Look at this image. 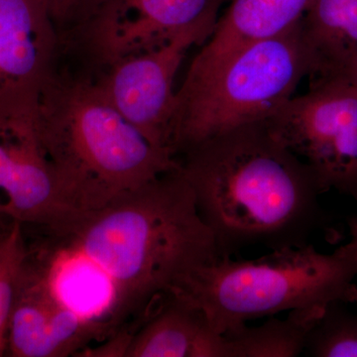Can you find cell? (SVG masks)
<instances>
[{
	"mask_svg": "<svg viewBox=\"0 0 357 357\" xmlns=\"http://www.w3.org/2000/svg\"><path fill=\"white\" fill-rule=\"evenodd\" d=\"M51 236L109 279L116 333L139 326L192 271L220 258L180 168L79 213Z\"/></svg>",
	"mask_w": 357,
	"mask_h": 357,
	"instance_id": "1",
	"label": "cell"
},
{
	"mask_svg": "<svg viewBox=\"0 0 357 357\" xmlns=\"http://www.w3.org/2000/svg\"><path fill=\"white\" fill-rule=\"evenodd\" d=\"M180 156L220 258L249 246L306 245L323 223L319 197L325 192L265 121L220 134Z\"/></svg>",
	"mask_w": 357,
	"mask_h": 357,
	"instance_id": "2",
	"label": "cell"
},
{
	"mask_svg": "<svg viewBox=\"0 0 357 357\" xmlns=\"http://www.w3.org/2000/svg\"><path fill=\"white\" fill-rule=\"evenodd\" d=\"M40 142L66 204L77 213L98 210L124 192L180 168L105 98L95 77L60 68L39 103Z\"/></svg>",
	"mask_w": 357,
	"mask_h": 357,
	"instance_id": "3",
	"label": "cell"
},
{
	"mask_svg": "<svg viewBox=\"0 0 357 357\" xmlns=\"http://www.w3.org/2000/svg\"><path fill=\"white\" fill-rule=\"evenodd\" d=\"M356 277L357 241L351 237L328 255L307 243L255 260L220 257L197 268L172 293L203 309L225 335L251 319L326 307L335 301L351 303Z\"/></svg>",
	"mask_w": 357,
	"mask_h": 357,
	"instance_id": "4",
	"label": "cell"
},
{
	"mask_svg": "<svg viewBox=\"0 0 357 357\" xmlns=\"http://www.w3.org/2000/svg\"><path fill=\"white\" fill-rule=\"evenodd\" d=\"M301 22L277 36L245 45L213 70L185 77L176 91L171 150L178 159L204 141L266 121L311 77Z\"/></svg>",
	"mask_w": 357,
	"mask_h": 357,
	"instance_id": "5",
	"label": "cell"
},
{
	"mask_svg": "<svg viewBox=\"0 0 357 357\" xmlns=\"http://www.w3.org/2000/svg\"><path fill=\"white\" fill-rule=\"evenodd\" d=\"M223 0H91L61 30L62 54L93 76L164 46L181 33L217 23Z\"/></svg>",
	"mask_w": 357,
	"mask_h": 357,
	"instance_id": "6",
	"label": "cell"
},
{
	"mask_svg": "<svg viewBox=\"0 0 357 357\" xmlns=\"http://www.w3.org/2000/svg\"><path fill=\"white\" fill-rule=\"evenodd\" d=\"M272 134L309 166L324 192L357 201V86L342 76L312 81L265 121Z\"/></svg>",
	"mask_w": 357,
	"mask_h": 357,
	"instance_id": "7",
	"label": "cell"
},
{
	"mask_svg": "<svg viewBox=\"0 0 357 357\" xmlns=\"http://www.w3.org/2000/svg\"><path fill=\"white\" fill-rule=\"evenodd\" d=\"M217 23H204L178 34L155 50L126 59L93 76L109 102L154 146L171 150L175 109L174 81L185 54L203 45Z\"/></svg>",
	"mask_w": 357,
	"mask_h": 357,
	"instance_id": "8",
	"label": "cell"
},
{
	"mask_svg": "<svg viewBox=\"0 0 357 357\" xmlns=\"http://www.w3.org/2000/svg\"><path fill=\"white\" fill-rule=\"evenodd\" d=\"M62 57L44 0H0V121L36 119Z\"/></svg>",
	"mask_w": 357,
	"mask_h": 357,
	"instance_id": "9",
	"label": "cell"
},
{
	"mask_svg": "<svg viewBox=\"0 0 357 357\" xmlns=\"http://www.w3.org/2000/svg\"><path fill=\"white\" fill-rule=\"evenodd\" d=\"M77 215L63 198L36 119L0 121V215L56 236Z\"/></svg>",
	"mask_w": 357,
	"mask_h": 357,
	"instance_id": "10",
	"label": "cell"
},
{
	"mask_svg": "<svg viewBox=\"0 0 357 357\" xmlns=\"http://www.w3.org/2000/svg\"><path fill=\"white\" fill-rule=\"evenodd\" d=\"M102 324L73 311L52 290L28 255L7 332L6 356H77L109 338Z\"/></svg>",
	"mask_w": 357,
	"mask_h": 357,
	"instance_id": "11",
	"label": "cell"
},
{
	"mask_svg": "<svg viewBox=\"0 0 357 357\" xmlns=\"http://www.w3.org/2000/svg\"><path fill=\"white\" fill-rule=\"evenodd\" d=\"M126 357H231L227 338L203 309L176 293L131 331Z\"/></svg>",
	"mask_w": 357,
	"mask_h": 357,
	"instance_id": "12",
	"label": "cell"
},
{
	"mask_svg": "<svg viewBox=\"0 0 357 357\" xmlns=\"http://www.w3.org/2000/svg\"><path fill=\"white\" fill-rule=\"evenodd\" d=\"M312 0H231L188 70L196 77L213 70L245 45L277 36L299 24Z\"/></svg>",
	"mask_w": 357,
	"mask_h": 357,
	"instance_id": "13",
	"label": "cell"
},
{
	"mask_svg": "<svg viewBox=\"0 0 357 357\" xmlns=\"http://www.w3.org/2000/svg\"><path fill=\"white\" fill-rule=\"evenodd\" d=\"M312 81L335 76L357 55V0H312L301 20Z\"/></svg>",
	"mask_w": 357,
	"mask_h": 357,
	"instance_id": "14",
	"label": "cell"
},
{
	"mask_svg": "<svg viewBox=\"0 0 357 357\" xmlns=\"http://www.w3.org/2000/svg\"><path fill=\"white\" fill-rule=\"evenodd\" d=\"M326 307L292 310L285 319L270 317L262 325H243L225 333L231 357H297L304 354L307 335Z\"/></svg>",
	"mask_w": 357,
	"mask_h": 357,
	"instance_id": "15",
	"label": "cell"
},
{
	"mask_svg": "<svg viewBox=\"0 0 357 357\" xmlns=\"http://www.w3.org/2000/svg\"><path fill=\"white\" fill-rule=\"evenodd\" d=\"M344 301L326 307L307 335L304 354L311 357H357V312Z\"/></svg>",
	"mask_w": 357,
	"mask_h": 357,
	"instance_id": "16",
	"label": "cell"
},
{
	"mask_svg": "<svg viewBox=\"0 0 357 357\" xmlns=\"http://www.w3.org/2000/svg\"><path fill=\"white\" fill-rule=\"evenodd\" d=\"M29 255L23 225L13 222L0 238V356H6L7 332Z\"/></svg>",
	"mask_w": 357,
	"mask_h": 357,
	"instance_id": "17",
	"label": "cell"
},
{
	"mask_svg": "<svg viewBox=\"0 0 357 357\" xmlns=\"http://www.w3.org/2000/svg\"><path fill=\"white\" fill-rule=\"evenodd\" d=\"M59 32L74 20L91 0H44Z\"/></svg>",
	"mask_w": 357,
	"mask_h": 357,
	"instance_id": "18",
	"label": "cell"
},
{
	"mask_svg": "<svg viewBox=\"0 0 357 357\" xmlns=\"http://www.w3.org/2000/svg\"><path fill=\"white\" fill-rule=\"evenodd\" d=\"M335 76H342L345 79H349L351 83L357 86V55L354 59H351L347 64L344 65L337 74Z\"/></svg>",
	"mask_w": 357,
	"mask_h": 357,
	"instance_id": "19",
	"label": "cell"
},
{
	"mask_svg": "<svg viewBox=\"0 0 357 357\" xmlns=\"http://www.w3.org/2000/svg\"><path fill=\"white\" fill-rule=\"evenodd\" d=\"M349 234L352 238L357 241V217L351 218L349 220Z\"/></svg>",
	"mask_w": 357,
	"mask_h": 357,
	"instance_id": "20",
	"label": "cell"
},
{
	"mask_svg": "<svg viewBox=\"0 0 357 357\" xmlns=\"http://www.w3.org/2000/svg\"><path fill=\"white\" fill-rule=\"evenodd\" d=\"M11 223L13 222H8V220L0 215V238L6 234V230L8 229L9 225H10Z\"/></svg>",
	"mask_w": 357,
	"mask_h": 357,
	"instance_id": "21",
	"label": "cell"
},
{
	"mask_svg": "<svg viewBox=\"0 0 357 357\" xmlns=\"http://www.w3.org/2000/svg\"><path fill=\"white\" fill-rule=\"evenodd\" d=\"M351 304L356 305L357 307V285H354L351 293Z\"/></svg>",
	"mask_w": 357,
	"mask_h": 357,
	"instance_id": "22",
	"label": "cell"
}]
</instances>
